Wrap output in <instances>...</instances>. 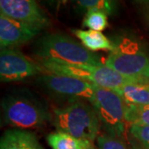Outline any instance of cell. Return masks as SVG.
Segmentation results:
<instances>
[{"instance_id": "cell-1", "label": "cell", "mask_w": 149, "mask_h": 149, "mask_svg": "<svg viewBox=\"0 0 149 149\" xmlns=\"http://www.w3.org/2000/svg\"><path fill=\"white\" fill-rule=\"evenodd\" d=\"M34 55L38 61H50L72 65H104L101 59L80 43L60 32L47 33L34 45Z\"/></svg>"}, {"instance_id": "cell-2", "label": "cell", "mask_w": 149, "mask_h": 149, "mask_svg": "<svg viewBox=\"0 0 149 149\" xmlns=\"http://www.w3.org/2000/svg\"><path fill=\"white\" fill-rule=\"evenodd\" d=\"M2 109L6 124L19 129L41 128L52 119L47 106L25 91L6 95L2 101Z\"/></svg>"}, {"instance_id": "cell-3", "label": "cell", "mask_w": 149, "mask_h": 149, "mask_svg": "<svg viewBox=\"0 0 149 149\" xmlns=\"http://www.w3.org/2000/svg\"><path fill=\"white\" fill-rule=\"evenodd\" d=\"M52 120L56 130L91 142L98 139L101 126L93 106L80 100L55 109Z\"/></svg>"}, {"instance_id": "cell-4", "label": "cell", "mask_w": 149, "mask_h": 149, "mask_svg": "<svg viewBox=\"0 0 149 149\" xmlns=\"http://www.w3.org/2000/svg\"><path fill=\"white\" fill-rule=\"evenodd\" d=\"M91 104L107 134L123 141L128 139L126 104L121 96L115 91L95 85V98Z\"/></svg>"}, {"instance_id": "cell-5", "label": "cell", "mask_w": 149, "mask_h": 149, "mask_svg": "<svg viewBox=\"0 0 149 149\" xmlns=\"http://www.w3.org/2000/svg\"><path fill=\"white\" fill-rule=\"evenodd\" d=\"M104 65L128 77L143 78L149 65V56L140 43L130 37H119Z\"/></svg>"}, {"instance_id": "cell-6", "label": "cell", "mask_w": 149, "mask_h": 149, "mask_svg": "<svg viewBox=\"0 0 149 149\" xmlns=\"http://www.w3.org/2000/svg\"><path fill=\"white\" fill-rule=\"evenodd\" d=\"M47 72L40 64L14 48H3L0 52V79L3 82L24 80Z\"/></svg>"}, {"instance_id": "cell-7", "label": "cell", "mask_w": 149, "mask_h": 149, "mask_svg": "<svg viewBox=\"0 0 149 149\" xmlns=\"http://www.w3.org/2000/svg\"><path fill=\"white\" fill-rule=\"evenodd\" d=\"M38 82L56 95L91 103L95 98V85L90 81L45 72L38 78Z\"/></svg>"}, {"instance_id": "cell-8", "label": "cell", "mask_w": 149, "mask_h": 149, "mask_svg": "<svg viewBox=\"0 0 149 149\" xmlns=\"http://www.w3.org/2000/svg\"><path fill=\"white\" fill-rule=\"evenodd\" d=\"M0 13L42 31L50 26V20L37 0H0Z\"/></svg>"}, {"instance_id": "cell-9", "label": "cell", "mask_w": 149, "mask_h": 149, "mask_svg": "<svg viewBox=\"0 0 149 149\" xmlns=\"http://www.w3.org/2000/svg\"><path fill=\"white\" fill-rule=\"evenodd\" d=\"M41 31L0 13V46L13 48L31 41Z\"/></svg>"}, {"instance_id": "cell-10", "label": "cell", "mask_w": 149, "mask_h": 149, "mask_svg": "<svg viewBox=\"0 0 149 149\" xmlns=\"http://www.w3.org/2000/svg\"><path fill=\"white\" fill-rule=\"evenodd\" d=\"M0 149H44L34 133L19 128L8 129L2 135Z\"/></svg>"}, {"instance_id": "cell-11", "label": "cell", "mask_w": 149, "mask_h": 149, "mask_svg": "<svg viewBox=\"0 0 149 149\" xmlns=\"http://www.w3.org/2000/svg\"><path fill=\"white\" fill-rule=\"evenodd\" d=\"M126 104H149V83L145 79L132 82L115 90Z\"/></svg>"}, {"instance_id": "cell-12", "label": "cell", "mask_w": 149, "mask_h": 149, "mask_svg": "<svg viewBox=\"0 0 149 149\" xmlns=\"http://www.w3.org/2000/svg\"><path fill=\"white\" fill-rule=\"evenodd\" d=\"M47 141L52 149H96L90 140L77 139L58 130L48 134Z\"/></svg>"}, {"instance_id": "cell-13", "label": "cell", "mask_w": 149, "mask_h": 149, "mask_svg": "<svg viewBox=\"0 0 149 149\" xmlns=\"http://www.w3.org/2000/svg\"><path fill=\"white\" fill-rule=\"evenodd\" d=\"M72 32L75 37L80 39L81 44L91 52L109 51L111 52L114 47L113 42H111L101 32L93 30H80L74 29Z\"/></svg>"}, {"instance_id": "cell-14", "label": "cell", "mask_w": 149, "mask_h": 149, "mask_svg": "<svg viewBox=\"0 0 149 149\" xmlns=\"http://www.w3.org/2000/svg\"><path fill=\"white\" fill-rule=\"evenodd\" d=\"M79 8L86 10H99L107 15H113L116 13L118 0H72Z\"/></svg>"}, {"instance_id": "cell-15", "label": "cell", "mask_w": 149, "mask_h": 149, "mask_svg": "<svg viewBox=\"0 0 149 149\" xmlns=\"http://www.w3.org/2000/svg\"><path fill=\"white\" fill-rule=\"evenodd\" d=\"M125 118L128 123L149 126V104H126Z\"/></svg>"}, {"instance_id": "cell-16", "label": "cell", "mask_w": 149, "mask_h": 149, "mask_svg": "<svg viewBox=\"0 0 149 149\" xmlns=\"http://www.w3.org/2000/svg\"><path fill=\"white\" fill-rule=\"evenodd\" d=\"M82 25L84 27L89 28V30L102 32L106 29L109 25L108 15L102 11H88L85 15Z\"/></svg>"}, {"instance_id": "cell-17", "label": "cell", "mask_w": 149, "mask_h": 149, "mask_svg": "<svg viewBox=\"0 0 149 149\" xmlns=\"http://www.w3.org/2000/svg\"><path fill=\"white\" fill-rule=\"evenodd\" d=\"M130 142L138 144L144 148L149 149V126L130 124L128 128Z\"/></svg>"}, {"instance_id": "cell-18", "label": "cell", "mask_w": 149, "mask_h": 149, "mask_svg": "<svg viewBox=\"0 0 149 149\" xmlns=\"http://www.w3.org/2000/svg\"><path fill=\"white\" fill-rule=\"evenodd\" d=\"M97 149H129L124 141L104 133L97 139Z\"/></svg>"}, {"instance_id": "cell-19", "label": "cell", "mask_w": 149, "mask_h": 149, "mask_svg": "<svg viewBox=\"0 0 149 149\" xmlns=\"http://www.w3.org/2000/svg\"><path fill=\"white\" fill-rule=\"evenodd\" d=\"M39 1L55 10H58L61 7L64 6L67 2V0H39Z\"/></svg>"}, {"instance_id": "cell-20", "label": "cell", "mask_w": 149, "mask_h": 149, "mask_svg": "<svg viewBox=\"0 0 149 149\" xmlns=\"http://www.w3.org/2000/svg\"><path fill=\"white\" fill-rule=\"evenodd\" d=\"M143 77L144 79L146 80V81H147V82H148L149 83V65L148 66L147 70H145L143 75Z\"/></svg>"}, {"instance_id": "cell-21", "label": "cell", "mask_w": 149, "mask_h": 149, "mask_svg": "<svg viewBox=\"0 0 149 149\" xmlns=\"http://www.w3.org/2000/svg\"><path fill=\"white\" fill-rule=\"evenodd\" d=\"M135 2L143 5H149V0H134Z\"/></svg>"}, {"instance_id": "cell-22", "label": "cell", "mask_w": 149, "mask_h": 149, "mask_svg": "<svg viewBox=\"0 0 149 149\" xmlns=\"http://www.w3.org/2000/svg\"><path fill=\"white\" fill-rule=\"evenodd\" d=\"M130 143H131V145H132V148H133V149H148V148H143V147L139 146V145H138V144L134 143H133V142H130Z\"/></svg>"}]
</instances>
